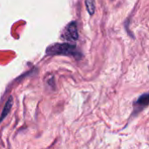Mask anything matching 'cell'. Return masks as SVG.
<instances>
[{"instance_id":"1","label":"cell","mask_w":149,"mask_h":149,"mask_svg":"<svg viewBox=\"0 0 149 149\" xmlns=\"http://www.w3.org/2000/svg\"><path fill=\"white\" fill-rule=\"evenodd\" d=\"M46 53L49 55H75L77 51L75 46L69 44H54L50 45Z\"/></svg>"},{"instance_id":"2","label":"cell","mask_w":149,"mask_h":149,"mask_svg":"<svg viewBox=\"0 0 149 149\" xmlns=\"http://www.w3.org/2000/svg\"><path fill=\"white\" fill-rule=\"evenodd\" d=\"M65 37L68 40H77L79 38V33L77 30V25L75 22L70 23L65 30Z\"/></svg>"},{"instance_id":"3","label":"cell","mask_w":149,"mask_h":149,"mask_svg":"<svg viewBox=\"0 0 149 149\" xmlns=\"http://www.w3.org/2000/svg\"><path fill=\"white\" fill-rule=\"evenodd\" d=\"M12 103H13L12 98L10 97V99L7 100V102H6L4 107H3V112H2V113H1V116H0V123H1L2 120L8 115V113H10V108H11V107H12Z\"/></svg>"},{"instance_id":"4","label":"cell","mask_w":149,"mask_h":149,"mask_svg":"<svg viewBox=\"0 0 149 149\" xmlns=\"http://www.w3.org/2000/svg\"><path fill=\"white\" fill-rule=\"evenodd\" d=\"M148 104V93L142 95L137 101V105H140L141 107H147Z\"/></svg>"},{"instance_id":"5","label":"cell","mask_w":149,"mask_h":149,"mask_svg":"<svg viewBox=\"0 0 149 149\" xmlns=\"http://www.w3.org/2000/svg\"><path fill=\"white\" fill-rule=\"evenodd\" d=\"M86 6L87 11L91 15H93L94 13V10H95L94 0H86Z\"/></svg>"}]
</instances>
